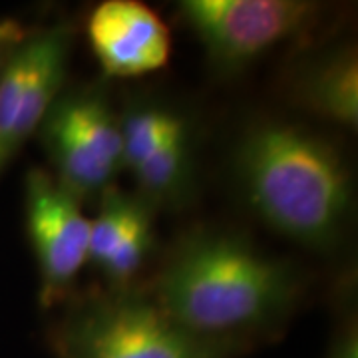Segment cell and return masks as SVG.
Listing matches in <instances>:
<instances>
[{"label":"cell","instance_id":"6da1fadb","mask_svg":"<svg viewBox=\"0 0 358 358\" xmlns=\"http://www.w3.org/2000/svg\"><path fill=\"white\" fill-rule=\"evenodd\" d=\"M303 285L296 267L249 237L201 227L179 239L145 291L185 331L243 357L287 324Z\"/></svg>","mask_w":358,"mask_h":358},{"label":"cell","instance_id":"7a4b0ae2","mask_svg":"<svg viewBox=\"0 0 358 358\" xmlns=\"http://www.w3.org/2000/svg\"><path fill=\"white\" fill-rule=\"evenodd\" d=\"M233 167L245 203L268 229L315 251L343 239L355 195L333 141L299 124L257 122L237 143Z\"/></svg>","mask_w":358,"mask_h":358},{"label":"cell","instance_id":"3957f363","mask_svg":"<svg viewBox=\"0 0 358 358\" xmlns=\"http://www.w3.org/2000/svg\"><path fill=\"white\" fill-rule=\"evenodd\" d=\"M46 341L54 358H241L185 331L134 285L72 294Z\"/></svg>","mask_w":358,"mask_h":358},{"label":"cell","instance_id":"277c9868","mask_svg":"<svg viewBox=\"0 0 358 358\" xmlns=\"http://www.w3.org/2000/svg\"><path fill=\"white\" fill-rule=\"evenodd\" d=\"M178 13L221 76L239 74L287 44H301L322 22V6L307 0H181Z\"/></svg>","mask_w":358,"mask_h":358},{"label":"cell","instance_id":"5b68a950","mask_svg":"<svg viewBox=\"0 0 358 358\" xmlns=\"http://www.w3.org/2000/svg\"><path fill=\"white\" fill-rule=\"evenodd\" d=\"M36 138L52 178L80 203L114 187L124 169L120 114L100 88L62 90Z\"/></svg>","mask_w":358,"mask_h":358},{"label":"cell","instance_id":"8992f818","mask_svg":"<svg viewBox=\"0 0 358 358\" xmlns=\"http://www.w3.org/2000/svg\"><path fill=\"white\" fill-rule=\"evenodd\" d=\"M72 46L70 22L32 28L0 68V179L64 90Z\"/></svg>","mask_w":358,"mask_h":358},{"label":"cell","instance_id":"52a82bcc","mask_svg":"<svg viewBox=\"0 0 358 358\" xmlns=\"http://www.w3.org/2000/svg\"><path fill=\"white\" fill-rule=\"evenodd\" d=\"M24 219L38 268V303L50 310L74 294L88 265L90 219L76 197L40 167L24 178Z\"/></svg>","mask_w":358,"mask_h":358},{"label":"cell","instance_id":"ba28073f","mask_svg":"<svg viewBox=\"0 0 358 358\" xmlns=\"http://www.w3.org/2000/svg\"><path fill=\"white\" fill-rule=\"evenodd\" d=\"M88 44L108 78L159 72L171 58V32L162 16L140 0H103L86 20Z\"/></svg>","mask_w":358,"mask_h":358},{"label":"cell","instance_id":"9c48e42d","mask_svg":"<svg viewBox=\"0 0 358 358\" xmlns=\"http://www.w3.org/2000/svg\"><path fill=\"white\" fill-rule=\"evenodd\" d=\"M154 213L136 193L115 185L98 197V215L90 219L88 265L106 287L126 289L140 275L155 247Z\"/></svg>","mask_w":358,"mask_h":358},{"label":"cell","instance_id":"30bf717a","mask_svg":"<svg viewBox=\"0 0 358 358\" xmlns=\"http://www.w3.org/2000/svg\"><path fill=\"white\" fill-rule=\"evenodd\" d=\"M289 96L307 114L357 131L358 54L355 44H341L303 60L289 80Z\"/></svg>","mask_w":358,"mask_h":358},{"label":"cell","instance_id":"8fae6325","mask_svg":"<svg viewBox=\"0 0 358 358\" xmlns=\"http://www.w3.org/2000/svg\"><path fill=\"white\" fill-rule=\"evenodd\" d=\"M136 195L157 209H183L192 203L197 185L195 136L187 131L128 167Z\"/></svg>","mask_w":358,"mask_h":358},{"label":"cell","instance_id":"7c38bea8","mask_svg":"<svg viewBox=\"0 0 358 358\" xmlns=\"http://www.w3.org/2000/svg\"><path fill=\"white\" fill-rule=\"evenodd\" d=\"M28 32H30V28H26L22 22H18L14 18H0V68L8 58V54L13 52L14 46L24 38Z\"/></svg>","mask_w":358,"mask_h":358},{"label":"cell","instance_id":"4fadbf2b","mask_svg":"<svg viewBox=\"0 0 358 358\" xmlns=\"http://www.w3.org/2000/svg\"><path fill=\"white\" fill-rule=\"evenodd\" d=\"M327 358H358V336L355 322H348L338 331L327 352Z\"/></svg>","mask_w":358,"mask_h":358}]
</instances>
